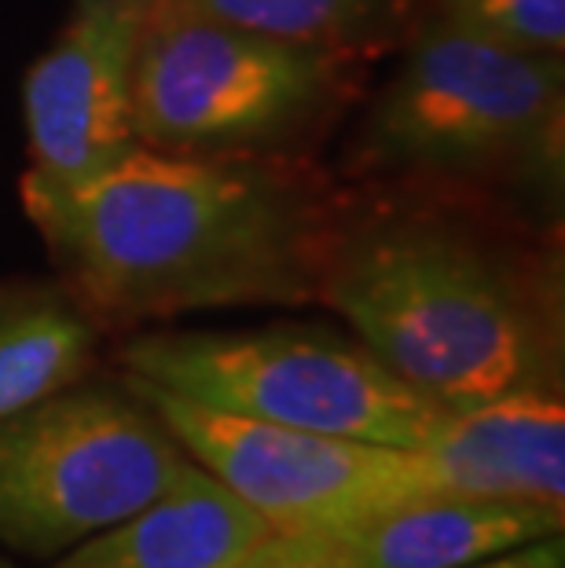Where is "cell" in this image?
Segmentation results:
<instances>
[{"label":"cell","mask_w":565,"mask_h":568,"mask_svg":"<svg viewBox=\"0 0 565 568\" xmlns=\"http://www.w3.org/2000/svg\"><path fill=\"white\" fill-rule=\"evenodd\" d=\"M448 27L533 55H565V0H426Z\"/></svg>","instance_id":"cell-14"},{"label":"cell","mask_w":565,"mask_h":568,"mask_svg":"<svg viewBox=\"0 0 565 568\" xmlns=\"http://www.w3.org/2000/svg\"><path fill=\"white\" fill-rule=\"evenodd\" d=\"M235 568H345L323 536L269 531Z\"/></svg>","instance_id":"cell-15"},{"label":"cell","mask_w":565,"mask_h":568,"mask_svg":"<svg viewBox=\"0 0 565 568\" xmlns=\"http://www.w3.org/2000/svg\"><path fill=\"white\" fill-rule=\"evenodd\" d=\"M122 378L162 418L191 463L235 491L272 531L327 536L386 506L434 491L423 455L407 447L345 440L228 415L165 393L143 378L129 374Z\"/></svg>","instance_id":"cell-7"},{"label":"cell","mask_w":565,"mask_h":568,"mask_svg":"<svg viewBox=\"0 0 565 568\" xmlns=\"http://www.w3.org/2000/svg\"><path fill=\"white\" fill-rule=\"evenodd\" d=\"M114 364L118 374L228 415L407 452L452 415L382 367L353 334L323 323L132 331Z\"/></svg>","instance_id":"cell-5"},{"label":"cell","mask_w":565,"mask_h":568,"mask_svg":"<svg viewBox=\"0 0 565 568\" xmlns=\"http://www.w3.org/2000/svg\"><path fill=\"white\" fill-rule=\"evenodd\" d=\"M565 528V510L426 491L327 531L345 568H463Z\"/></svg>","instance_id":"cell-10"},{"label":"cell","mask_w":565,"mask_h":568,"mask_svg":"<svg viewBox=\"0 0 565 568\" xmlns=\"http://www.w3.org/2000/svg\"><path fill=\"white\" fill-rule=\"evenodd\" d=\"M0 568H16V565H11V561H4V558H0Z\"/></svg>","instance_id":"cell-17"},{"label":"cell","mask_w":565,"mask_h":568,"mask_svg":"<svg viewBox=\"0 0 565 568\" xmlns=\"http://www.w3.org/2000/svg\"><path fill=\"white\" fill-rule=\"evenodd\" d=\"M269 38L367 59L401 48L426 0H165Z\"/></svg>","instance_id":"cell-13"},{"label":"cell","mask_w":565,"mask_h":568,"mask_svg":"<svg viewBox=\"0 0 565 568\" xmlns=\"http://www.w3.org/2000/svg\"><path fill=\"white\" fill-rule=\"evenodd\" d=\"M151 0H70L22 81L30 165L44 184H81L137 148L132 67Z\"/></svg>","instance_id":"cell-8"},{"label":"cell","mask_w":565,"mask_h":568,"mask_svg":"<svg viewBox=\"0 0 565 568\" xmlns=\"http://www.w3.org/2000/svg\"><path fill=\"white\" fill-rule=\"evenodd\" d=\"M463 568H565V536L551 531V536H539L533 542H522V547L492 554V558H481Z\"/></svg>","instance_id":"cell-16"},{"label":"cell","mask_w":565,"mask_h":568,"mask_svg":"<svg viewBox=\"0 0 565 568\" xmlns=\"http://www.w3.org/2000/svg\"><path fill=\"white\" fill-rule=\"evenodd\" d=\"M100 337L59 280H0V418L92 378Z\"/></svg>","instance_id":"cell-12"},{"label":"cell","mask_w":565,"mask_h":568,"mask_svg":"<svg viewBox=\"0 0 565 568\" xmlns=\"http://www.w3.org/2000/svg\"><path fill=\"white\" fill-rule=\"evenodd\" d=\"M418 455L434 491L565 510L562 389H518L452 410Z\"/></svg>","instance_id":"cell-9"},{"label":"cell","mask_w":565,"mask_h":568,"mask_svg":"<svg viewBox=\"0 0 565 568\" xmlns=\"http://www.w3.org/2000/svg\"><path fill=\"white\" fill-rule=\"evenodd\" d=\"M565 55L477 41L426 4L349 143L360 180H412L562 213Z\"/></svg>","instance_id":"cell-3"},{"label":"cell","mask_w":565,"mask_h":568,"mask_svg":"<svg viewBox=\"0 0 565 568\" xmlns=\"http://www.w3.org/2000/svg\"><path fill=\"white\" fill-rule=\"evenodd\" d=\"M364 84V59L151 0L132 67V136L199 159L309 162Z\"/></svg>","instance_id":"cell-4"},{"label":"cell","mask_w":565,"mask_h":568,"mask_svg":"<svg viewBox=\"0 0 565 568\" xmlns=\"http://www.w3.org/2000/svg\"><path fill=\"white\" fill-rule=\"evenodd\" d=\"M19 191L56 280L103 334L188 312L316 301L334 191L309 162L137 143L81 184L22 173Z\"/></svg>","instance_id":"cell-2"},{"label":"cell","mask_w":565,"mask_h":568,"mask_svg":"<svg viewBox=\"0 0 565 568\" xmlns=\"http://www.w3.org/2000/svg\"><path fill=\"white\" fill-rule=\"evenodd\" d=\"M269 521L191 463L162 495L59 554L52 568H235Z\"/></svg>","instance_id":"cell-11"},{"label":"cell","mask_w":565,"mask_h":568,"mask_svg":"<svg viewBox=\"0 0 565 568\" xmlns=\"http://www.w3.org/2000/svg\"><path fill=\"white\" fill-rule=\"evenodd\" d=\"M316 301L444 410L562 389L558 227L463 187L364 180L334 195Z\"/></svg>","instance_id":"cell-1"},{"label":"cell","mask_w":565,"mask_h":568,"mask_svg":"<svg viewBox=\"0 0 565 568\" xmlns=\"http://www.w3.org/2000/svg\"><path fill=\"white\" fill-rule=\"evenodd\" d=\"M191 466L125 378H85L0 418V547L48 561L162 495Z\"/></svg>","instance_id":"cell-6"}]
</instances>
